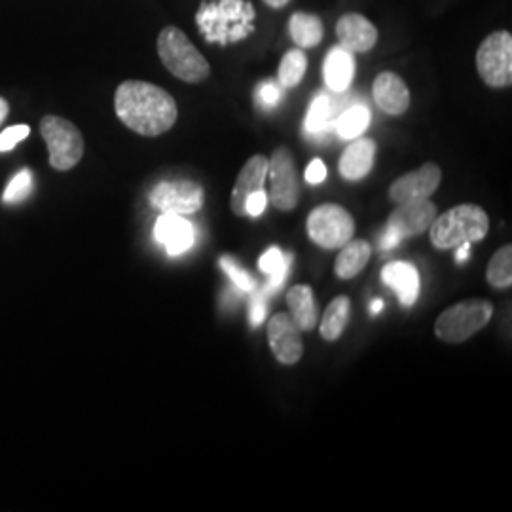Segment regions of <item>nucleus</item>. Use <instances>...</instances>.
Here are the masks:
<instances>
[{
    "label": "nucleus",
    "instance_id": "nucleus-23",
    "mask_svg": "<svg viewBox=\"0 0 512 512\" xmlns=\"http://www.w3.org/2000/svg\"><path fill=\"white\" fill-rule=\"evenodd\" d=\"M349 317H351L349 296L334 298L323 313V319H319V323H317L321 338L327 342H336L338 338H342L344 330L348 327Z\"/></svg>",
    "mask_w": 512,
    "mask_h": 512
},
{
    "label": "nucleus",
    "instance_id": "nucleus-13",
    "mask_svg": "<svg viewBox=\"0 0 512 512\" xmlns=\"http://www.w3.org/2000/svg\"><path fill=\"white\" fill-rule=\"evenodd\" d=\"M439 209L437 205L429 200H420V202L397 203V207L391 211L387 219V228L399 238H414L427 232L437 219Z\"/></svg>",
    "mask_w": 512,
    "mask_h": 512
},
{
    "label": "nucleus",
    "instance_id": "nucleus-10",
    "mask_svg": "<svg viewBox=\"0 0 512 512\" xmlns=\"http://www.w3.org/2000/svg\"><path fill=\"white\" fill-rule=\"evenodd\" d=\"M205 202V190L202 184L194 181H164L156 184L150 192V205L160 213L173 215H194Z\"/></svg>",
    "mask_w": 512,
    "mask_h": 512
},
{
    "label": "nucleus",
    "instance_id": "nucleus-9",
    "mask_svg": "<svg viewBox=\"0 0 512 512\" xmlns=\"http://www.w3.org/2000/svg\"><path fill=\"white\" fill-rule=\"evenodd\" d=\"M270 175V202L275 209L289 213L300 203V183L291 150L285 147L275 148L272 158L268 160Z\"/></svg>",
    "mask_w": 512,
    "mask_h": 512
},
{
    "label": "nucleus",
    "instance_id": "nucleus-29",
    "mask_svg": "<svg viewBox=\"0 0 512 512\" xmlns=\"http://www.w3.org/2000/svg\"><path fill=\"white\" fill-rule=\"evenodd\" d=\"M306 69H308V57L302 52V48L289 50L287 54L283 55L281 65H279V73H277L279 86L283 90L296 88L302 82Z\"/></svg>",
    "mask_w": 512,
    "mask_h": 512
},
{
    "label": "nucleus",
    "instance_id": "nucleus-27",
    "mask_svg": "<svg viewBox=\"0 0 512 512\" xmlns=\"http://www.w3.org/2000/svg\"><path fill=\"white\" fill-rule=\"evenodd\" d=\"M372 114L365 105H353L349 109L344 110L340 116H336L334 120V129L338 133L340 139L353 141L357 137H361L370 126Z\"/></svg>",
    "mask_w": 512,
    "mask_h": 512
},
{
    "label": "nucleus",
    "instance_id": "nucleus-3",
    "mask_svg": "<svg viewBox=\"0 0 512 512\" xmlns=\"http://www.w3.org/2000/svg\"><path fill=\"white\" fill-rule=\"evenodd\" d=\"M431 243L439 251L456 249L463 243H478L490 232L488 213L475 203H461L437 215L431 228Z\"/></svg>",
    "mask_w": 512,
    "mask_h": 512
},
{
    "label": "nucleus",
    "instance_id": "nucleus-2",
    "mask_svg": "<svg viewBox=\"0 0 512 512\" xmlns=\"http://www.w3.org/2000/svg\"><path fill=\"white\" fill-rule=\"evenodd\" d=\"M255 6L249 0H203L196 25L209 44L228 46L255 33Z\"/></svg>",
    "mask_w": 512,
    "mask_h": 512
},
{
    "label": "nucleus",
    "instance_id": "nucleus-31",
    "mask_svg": "<svg viewBox=\"0 0 512 512\" xmlns=\"http://www.w3.org/2000/svg\"><path fill=\"white\" fill-rule=\"evenodd\" d=\"M219 264L220 268L224 270V274L234 281V285L238 287L239 291H243V293H253L255 291V277L247 274L243 268H239L238 262L232 256H220Z\"/></svg>",
    "mask_w": 512,
    "mask_h": 512
},
{
    "label": "nucleus",
    "instance_id": "nucleus-32",
    "mask_svg": "<svg viewBox=\"0 0 512 512\" xmlns=\"http://www.w3.org/2000/svg\"><path fill=\"white\" fill-rule=\"evenodd\" d=\"M281 97H283V88L277 86L275 82H262L256 88V103L260 109H274L279 105Z\"/></svg>",
    "mask_w": 512,
    "mask_h": 512
},
{
    "label": "nucleus",
    "instance_id": "nucleus-34",
    "mask_svg": "<svg viewBox=\"0 0 512 512\" xmlns=\"http://www.w3.org/2000/svg\"><path fill=\"white\" fill-rule=\"evenodd\" d=\"M266 205H268V194L264 192V188L256 190L245 203V213L249 217H260L266 211Z\"/></svg>",
    "mask_w": 512,
    "mask_h": 512
},
{
    "label": "nucleus",
    "instance_id": "nucleus-14",
    "mask_svg": "<svg viewBox=\"0 0 512 512\" xmlns=\"http://www.w3.org/2000/svg\"><path fill=\"white\" fill-rule=\"evenodd\" d=\"M266 177H268V158L262 154L251 156L241 167L234 190H232V196H230V209L236 217L239 219L247 217L245 203L253 192L264 188Z\"/></svg>",
    "mask_w": 512,
    "mask_h": 512
},
{
    "label": "nucleus",
    "instance_id": "nucleus-38",
    "mask_svg": "<svg viewBox=\"0 0 512 512\" xmlns=\"http://www.w3.org/2000/svg\"><path fill=\"white\" fill-rule=\"evenodd\" d=\"M456 249H458V253H456V260L458 262H465L467 256L471 255V243H463V245H459Z\"/></svg>",
    "mask_w": 512,
    "mask_h": 512
},
{
    "label": "nucleus",
    "instance_id": "nucleus-11",
    "mask_svg": "<svg viewBox=\"0 0 512 512\" xmlns=\"http://www.w3.org/2000/svg\"><path fill=\"white\" fill-rule=\"evenodd\" d=\"M442 183V169L429 162L420 169L399 177L389 186V200L393 203L420 202L429 200Z\"/></svg>",
    "mask_w": 512,
    "mask_h": 512
},
{
    "label": "nucleus",
    "instance_id": "nucleus-41",
    "mask_svg": "<svg viewBox=\"0 0 512 512\" xmlns=\"http://www.w3.org/2000/svg\"><path fill=\"white\" fill-rule=\"evenodd\" d=\"M382 308H384V302H382V300H374V302H372V306H370V311L376 315V313H380V311H382Z\"/></svg>",
    "mask_w": 512,
    "mask_h": 512
},
{
    "label": "nucleus",
    "instance_id": "nucleus-7",
    "mask_svg": "<svg viewBox=\"0 0 512 512\" xmlns=\"http://www.w3.org/2000/svg\"><path fill=\"white\" fill-rule=\"evenodd\" d=\"M306 232L317 247L336 251L355 236V220L342 205L323 203L308 215Z\"/></svg>",
    "mask_w": 512,
    "mask_h": 512
},
{
    "label": "nucleus",
    "instance_id": "nucleus-1",
    "mask_svg": "<svg viewBox=\"0 0 512 512\" xmlns=\"http://www.w3.org/2000/svg\"><path fill=\"white\" fill-rule=\"evenodd\" d=\"M114 110L126 128L143 137L164 135L179 118L173 95L143 80H126L118 86L114 93Z\"/></svg>",
    "mask_w": 512,
    "mask_h": 512
},
{
    "label": "nucleus",
    "instance_id": "nucleus-28",
    "mask_svg": "<svg viewBox=\"0 0 512 512\" xmlns=\"http://www.w3.org/2000/svg\"><path fill=\"white\" fill-rule=\"evenodd\" d=\"M486 281L495 289L512 287V245H503L495 251L486 268Z\"/></svg>",
    "mask_w": 512,
    "mask_h": 512
},
{
    "label": "nucleus",
    "instance_id": "nucleus-19",
    "mask_svg": "<svg viewBox=\"0 0 512 512\" xmlns=\"http://www.w3.org/2000/svg\"><path fill=\"white\" fill-rule=\"evenodd\" d=\"M382 281L397 293L403 306L410 308L416 304L420 294V274L416 266L408 262H389L382 270Z\"/></svg>",
    "mask_w": 512,
    "mask_h": 512
},
{
    "label": "nucleus",
    "instance_id": "nucleus-36",
    "mask_svg": "<svg viewBox=\"0 0 512 512\" xmlns=\"http://www.w3.org/2000/svg\"><path fill=\"white\" fill-rule=\"evenodd\" d=\"M266 311H268L266 300H264V294L260 293L258 296H255L253 306H251V323H253V327H258L264 321Z\"/></svg>",
    "mask_w": 512,
    "mask_h": 512
},
{
    "label": "nucleus",
    "instance_id": "nucleus-30",
    "mask_svg": "<svg viewBox=\"0 0 512 512\" xmlns=\"http://www.w3.org/2000/svg\"><path fill=\"white\" fill-rule=\"evenodd\" d=\"M31 190H33V173H31V169H21L18 175L6 186L2 202H23L31 194Z\"/></svg>",
    "mask_w": 512,
    "mask_h": 512
},
{
    "label": "nucleus",
    "instance_id": "nucleus-6",
    "mask_svg": "<svg viewBox=\"0 0 512 512\" xmlns=\"http://www.w3.org/2000/svg\"><path fill=\"white\" fill-rule=\"evenodd\" d=\"M40 135L50 150V165L55 171H71L84 156V137L73 122L48 114L40 120Z\"/></svg>",
    "mask_w": 512,
    "mask_h": 512
},
{
    "label": "nucleus",
    "instance_id": "nucleus-40",
    "mask_svg": "<svg viewBox=\"0 0 512 512\" xmlns=\"http://www.w3.org/2000/svg\"><path fill=\"white\" fill-rule=\"evenodd\" d=\"M270 8H285L291 0H264Z\"/></svg>",
    "mask_w": 512,
    "mask_h": 512
},
{
    "label": "nucleus",
    "instance_id": "nucleus-18",
    "mask_svg": "<svg viewBox=\"0 0 512 512\" xmlns=\"http://www.w3.org/2000/svg\"><path fill=\"white\" fill-rule=\"evenodd\" d=\"M376 152H378V145L374 139H366V137L353 139V143L344 150L338 162L340 175L351 183L363 181L374 167Z\"/></svg>",
    "mask_w": 512,
    "mask_h": 512
},
{
    "label": "nucleus",
    "instance_id": "nucleus-26",
    "mask_svg": "<svg viewBox=\"0 0 512 512\" xmlns=\"http://www.w3.org/2000/svg\"><path fill=\"white\" fill-rule=\"evenodd\" d=\"M289 264H291V255H285L281 249L270 247L264 255L258 258V268L260 272L270 275L268 285L264 287V296L274 293L277 287L283 285L287 272H289Z\"/></svg>",
    "mask_w": 512,
    "mask_h": 512
},
{
    "label": "nucleus",
    "instance_id": "nucleus-35",
    "mask_svg": "<svg viewBox=\"0 0 512 512\" xmlns=\"http://www.w3.org/2000/svg\"><path fill=\"white\" fill-rule=\"evenodd\" d=\"M306 181L310 184H321L327 179V165L323 160L315 158L311 160V164L306 167V173H304Z\"/></svg>",
    "mask_w": 512,
    "mask_h": 512
},
{
    "label": "nucleus",
    "instance_id": "nucleus-16",
    "mask_svg": "<svg viewBox=\"0 0 512 512\" xmlns=\"http://www.w3.org/2000/svg\"><path fill=\"white\" fill-rule=\"evenodd\" d=\"M154 238L164 245L169 255L179 256L186 253L188 249H192L196 234H194V226L181 215L162 213V217L156 220V226H154Z\"/></svg>",
    "mask_w": 512,
    "mask_h": 512
},
{
    "label": "nucleus",
    "instance_id": "nucleus-39",
    "mask_svg": "<svg viewBox=\"0 0 512 512\" xmlns=\"http://www.w3.org/2000/svg\"><path fill=\"white\" fill-rule=\"evenodd\" d=\"M8 112H10V105L4 97H0V124L8 118Z\"/></svg>",
    "mask_w": 512,
    "mask_h": 512
},
{
    "label": "nucleus",
    "instance_id": "nucleus-33",
    "mask_svg": "<svg viewBox=\"0 0 512 512\" xmlns=\"http://www.w3.org/2000/svg\"><path fill=\"white\" fill-rule=\"evenodd\" d=\"M31 135V128L27 124H18L12 128L4 129L0 133V152H8L16 148L21 141H25Z\"/></svg>",
    "mask_w": 512,
    "mask_h": 512
},
{
    "label": "nucleus",
    "instance_id": "nucleus-37",
    "mask_svg": "<svg viewBox=\"0 0 512 512\" xmlns=\"http://www.w3.org/2000/svg\"><path fill=\"white\" fill-rule=\"evenodd\" d=\"M403 239L399 238L397 234H393L391 230H385L384 238H382V249H393L401 243Z\"/></svg>",
    "mask_w": 512,
    "mask_h": 512
},
{
    "label": "nucleus",
    "instance_id": "nucleus-15",
    "mask_svg": "<svg viewBox=\"0 0 512 512\" xmlns=\"http://www.w3.org/2000/svg\"><path fill=\"white\" fill-rule=\"evenodd\" d=\"M336 38L351 54H365L376 46L378 29L361 14H346L336 23Z\"/></svg>",
    "mask_w": 512,
    "mask_h": 512
},
{
    "label": "nucleus",
    "instance_id": "nucleus-24",
    "mask_svg": "<svg viewBox=\"0 0 512 512\" xmlns=\"http://www.w3.org/2000/svg\"><path fill=\"white\" fill-rule=\"evenodd\" d=\"M289 35L293 38L294 44L304 48H317L325 37L323 21L315 14L296 12L289 19Z\"/></svg>",
    "mask_w": 512,
    "mask_h": 512
},
{
    "label": "nucleus",
    "instance_id": "nucleus-8",
    "mask_svg": "<svg viewBox=\"0 0 512 512\" xmlns=\"http://www.w3.org/2000/svg\"><path fill=\"white\" fill-rule=\"evenodd\" d=\"M476 71L486 86L503 90L512 84V35L495 31L482 40L476 52Z\"/></svg>",
    "mask_w": 512,
    "mask_h": 512
},
{
    "label": "nucleus",
    "instance_id": "nucleus-21",
    "mask_svg": "<svg viewBox=\"0 0 512 512\" xmlns=\"http://www.w3.org/2000/svg\"><path fill=\"white\" fill-rule=\"evenodd\" d=\"M287 306L294 325L302 332H311L319 323V306L308 285H294L287 293Z\"/></svg>",
    "mask_w": 512,
    "mask_h": 512
},
{
    "label": "nucleus",
    "instance_id": "nucleus-12",
    "mask_svg": "<svg viewBox=\"0 0 512 512\" xmlns=\"http://www.w3.org/2000/svg\"><path fill=\"white\" fill-rule=\"evenodd\" d=\"M268 344L274 353L275 361L285 366H293L304 355L302 330L294 325L289 313H275L268 323Z\"/></svg>",
    "mask_w": 512,
    "mask_h": 512
},
{
    "label": "nucleus",
    "instance_id": "nucleus-5",
    "mask_svg": "<svg viewBox=\"0 0 512 512\" xmlns=\"http://www.w3.org/2000/svg\"><path fill=\"white\" fill-rule=\"evenodd\" d=\"M492 315L494 304L490 300L469 298L440 313L435 321V334L444 344H463L488 327Z\"/></svg>",
    "mask_w": 512,
    "mask_h": 512
},
{
    "label": "nucleus",
    "instance_id": "nucleus-4",
    "mask_svg": "<svg viewBox=\"0 0 512 512\" xmlns=\"http://www.w3.org/2000/svg\"><path fill=\"white\" fill-rule=\"evenodd\" d=\"M158 55L165 69L186 84H200L209 78L211 65L179 27H165L158 37Z\"/></svg>",
    "mask_w": 512,
    "mask_h": 512
},
{
    "label": "nucleus",
    "instance_id": "nucleus-22",
    "mask_svg": "<svg viewBox=\"0 0 512 512\" xmlns=\"http://www.w3.org/2000/svg\"><path fill=\"white\" fill-rule=\"evenodd\" d=\"M372 249L363 239H351L344 247H340L338 258L334 262V274L338 279H353L361 274L370 260Z\"/></svg>",
    "mask_w": 512,
    "mask_h": 512
},
{
    "label": "nucleus",
    "instance_id": "nucleus-25",
    "mask_svg": "<svg viewBox=\"0 0 512 512\" xmlns=\"http://www.w3.org/2000/svg\"><path fill=\"white\" fill-rule=\"evenodd\" d=\"M338 99L330 97V95H323L319 93L313 101H311L310 110L306 114L304 120V128L311 135H319L325 133L330 126H334V120L338 116Z\"/></svg>",
    "mask_w": 512,
    "mask_h": 512
},
{
    "label": "nucleus",
    "instance_id": "nucleus-17",
    "mask_svg": "<svg viewBox=\"0 0 512 512\" xmlns=\"http://www.w3.org/2000/svg\"><path fill=\"white\" fill-rule=\"evenodd\" d=\"M372 97L378 109L389 116H401L410 109V90L399 74H378L372 84Z\"/></svg>",
    "mask_w": 512,
    "mask_h": 512
},
{
    "label": "nucleus",
    "instance_id": "nucleus-20",
    "mask_svg": "<svg viewBox=\"0 0 512 512\" xmlns=\"http://www.w3.org/2000/svg\"><path fill=\"white\" fill-rule=\"evenodd\" d=\"M355 57L351 52L342 46L332 48L327 57H325V65H323V76H325V84L332 93L348 92L353 76H355Z\"/></svg>",
    "mask_w": 512,
    "mask_h": 512
}]
</instances>
